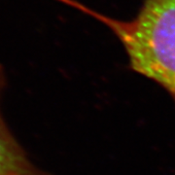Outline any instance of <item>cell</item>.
<instances>
[{
	"label": "cell",
	"instance_id": "cell-2",
	"mask_svg": "<svg viewBox=\"0 0 175 175\" xmlns=\"http://www.w3.org/2000/svg\"><path fill=\"white\" fill-rule=\"evenodd\" d=\"M6 85L5 71L0 64V98ZM0 175H42L28 160L5 123L0 110Z\"/></svg>",
	"mask_w": 175,
	"mask_h": 175
},
{
	"label": "cell",
	"instance_id": "cell-1",
	"mask_svg": "<svg viewBox=\"0 0 175 175\" xmlns=\"http://www.w3.org/2000/svg\"><path fill=\"white\" fill-rule=\"evenodd\" d=\"M91 16L120 41L134 72L163 88L175 102V0H144L131 20L99 13L76 0H59Z\"/></svg>",
	"mask_w": 175,
	"mask_h": 175
}]
</instances>
